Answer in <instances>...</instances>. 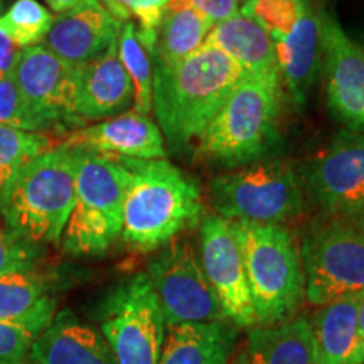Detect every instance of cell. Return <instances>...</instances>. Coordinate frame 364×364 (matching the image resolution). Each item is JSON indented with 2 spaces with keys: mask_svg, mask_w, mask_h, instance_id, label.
<instances>
[{
  "mask_svg": "<svg viewBox=\"0 0 364 364\" xmlns=\"http://www.w3.org/2000/svg\"><path fill=\"white\" fill-rule=\"evenodd\" d=\"M247 71L215 49L201 48L176 65H154L152 110L172 150L198 142Z\"/></svg>",
  "mask_w": 364,
  "mask_h": 364,
  "instance_id": "1",
  "label": "cell"
},
{
  "mask_svg": "<svg viewBox=\"0 0 364 364\" xmlns=\"http://www.w3.org/2000/svg\"><path fill=\"white\" fill-rule=\"evenodd\" d=\"M236 332L230 321L167 326L159 364H230Z\"/></svg>",
  "mask_w": 364,
  "mask_h": 364,
  "instance_id": "22",
  "label": "cell"
},
{
  "mask_svg": "<svg viewBox=\"0 0 364 364\" xmlns=\"http://www.w3.org/2000/svg\"><path fill=\"white\" fill-rule=\"evenodd\" d=\"M134 103V86L117 46L76 70V112L81 124L122 115Z\"/></svg>",
  "mask_w": 364,
  "mask_h": 364,
  "instance_id": "18",
  "label": "cell"
},
{
  "mask_svg": "<svg viewBox=\"0 0 364 364\" xmlns=\"http://www.w3.org/2000/svg\"><path fill=\"white\" fill-rule=\"evenodd\" d=\"M302 7V0H245L240 14L257 22L277 43L290 34Z\"/></svg>",
  "mask_w": 364,
  "mask_h": 364,
  "instance_id": "29",
  "label": "cell"
},
{
  "mask_svg": "<svg viewBox=\"0 0 364 364\" xmlns=\"http://www.w3.org/2000/svg\"><path fill=\"white\" fill-rule=\"evenodd\" d=\"M34 341L33 332L0 321V364H24Z\"/></svg>",
  "mask_w": 364,
  "mask_h": 364,
  "instance_id": "33",
  "label": "cell"
},
{
  "mask_svg": "<svg viewBox=\"0 0 364 364\" xmlns=\"http://www.w3.org/2000/svg\"><path fill=\"white\" fill-rule=\"evenodd\" d=\"M169 2L171 0H103V6L120 22H127L134 17L139 22L135 27L140 43L149 54H152L159 26Z\"/></svg>",
  "mask_w": 364,
  "mask_h": 364,
  "instance_id": "30",
  "label": "cell"
},
{
  "mask_svg": "<svg viewBox=\"0 0 364 364\" xmlns=\"http://www.w3.org/2000/svg\"><path fill=\"white\" fill-rule=\"evenodd\" d=\"M76 70L44 46L21 51L12 78L48 132L81 125L76 112Z\"/></svg>",
  "mask_w": 364,
  "mask_h": 364,
  "instance_id": "13",
  "label": "cell"
},
{
  "mask_svg": "<svg viewBox=\"0 0 364 364\" xmlns=\"http://www.w3.org/2000/svg\"><path fill=\"white\" fill-rule=\"evenodd\" d=\"M122 24L102 0H86L73 11L61 14L43 44L68 65L80 68L105 56L117 46Z\"/></svg>",
  "mask_w": 364,
  "mask_h": 364,
  "instance_id": "15",
  "label": "cell"
},
{
  "mask_svg": "<svg viewBox=\"0 0 364 364\" xmlns=\"http://www.w3.org/2000/svg\"><path fill=\"white\" fill-rule=\"evenodd\" d=\"M203 48L223 53L248 75L280 71L273 39L257 22L241 14L213 26Z\"/></svg>",
  "mask_w": 364,
  "mask_h": 364,
  "instance_id": "23",
  "label": "cell"
},
{
  "mask_svg": "<svg viewBox=\"0 0 364 364\" xmlns=\"http://www.w3.org/2000/svg\"><path fill=\"white\" fill-rule=\"evenodd\" d=\"M83 2H86V0H46V4H48L49 9L56 14L70 12L73 9L81 6Z\"/></svg>",
  "mask_w": 364,
  "mask_h": 364,
  "instance_id": "36",
  "label": "cell"
},
{
  "mask_svg": "<svg viewBox=\"0 0 364 364\" xmlns=\"http://www.w3.org/2000/svg\"><path fill=\"white\" fill-rule=\"evenodd\" d=\"M24 364H29V363H24Z\"/></svg>",
  "mask_w": 364,
  "mask_h": 364,
  "instance_id": "40",
  "label": "cell"
},
{
  "mask_svg": "<svg viewBox=\"0 0 364 364\" xmlns=\"http://www.w3.org/2000/svg\"><path fill=\"white\" fill-rule=\"evenodd\" d=\"M162 132L149 115L127 112L108 118L102 124L78 129L66 135L63 145L71 149H85L118 159L157 161L166 159Z\"/></svg>",
  "mask_w": 364,
  "mask_h": 364,
  "instance_id": "16",
  "label": "cell"
},
{
  "mask_svg": "<svg viewBox=\"0 0 364 364\" xmlns=\"http://www.w3.org/2000/svg\"><path fill=\"white\" fill-rule=\"evenodd\" d=\"M188 6L201 14L213 24H220L240 14V0H184Z\"/></svg>",
  "mask_w": 364,
  "mask_h": 364,
  "instance_id": "34",
  "label": "cell"
},
{
  "mask_svg": "<svg viewBox=\"0 0 364 364\" xmlns=\"http://www.w3.org/2000/svg\"><path fill=\"white\" fill-rule=\"evenodd\" d=\"M129 171L120 159L76 149L75 206L63 231L65 252L100 255L122 235Z\"/></svg>",
  "mask_w": 364,
  "mask_h": 364,
  "instance_id": "6",
  "label": "cell"
},
{
  "mask_svg": "<svg viewBox=\"0 0 364 364\" xmlns=\"http://www.w3.org/2000/svg\"><path fill=\"white\" fill-rule=\"evenodd\" d=\"M53 282L36 268L0 277V321L27 329L38 338L56 317Z\"/></svg>",
  "mask_w": 364,
  "mask_h": 364,
  "instance_id": "20",
  "label": "cell"
},
{
  "mask_svg": "<svg viewBox=\"0 0 364 364\" xmlns=\"http://www.w3.org/2000/svg\"><path fill=\"white\" fill-rule=\"evenodd\" d=\"M209 198L218 216L258 225H280L304 208L299 177L282 159L257 161L216 176L209 184Z\"/></svg>",
  "mask_w": 364,
  "mask_h": 364,
  "instance_id": "8",
  "label": "cell"
},
{
  "mask_svg": "<svg viewBox=\"0 0 364 364\" xmlns=\"http://www.w3.org/2000/svg\"><path fill=\"white\" fill-rule=\"evenodd\" d=\"M22 49L14 43L4 27L0 26V81L11 78L19 61Z\"/></svg>",
  "mask_w": 364,
  "mask_h": 364,
  "instance_id": "35",
  "label": "cell"
},
{
  "mask_svg": "<svg viewBox=\"0 0 364 364\" xmlns=\"http://www.w3.org/2000/svg\"><path fill=\"white\" fill-rule=\"evenodd\" d=\"M167 324L147 273L117 287L102 309V336L117 364H159Z\"/></svg>",
  "mask_w": 364,
  "mask_h": 364,
  "instance_id": "9",
  "label": "cell"
},
{
  "mask_svg": "<svg viewBox=\"0 0 364 364\" xmlns=\"http://www.w3.org/2000/svg\"><path fill=\"white\" fill-rule=\"evenodd\" d=\"M307 188L324 215L364 221V134L339 132L309 167Z\"/></svg>",
  "mask_w": 364,
  "mask_h": 364,
  "instance_id": "12",
  "label": "cell"
},
{
  "mask_svg": "<svg viewBox=\"0 0 364 364\" xmlns=\"http://www.w3.org/2000/svg\"><path fill=\"white\" fill-rule=\"evenodd\" d=\"M213 22L196 12L184 0H171L157 31L150 58L154 65H176L203 48Z\"/></svg>",
  "mask_w": 364,
  "mask_h": 364,
  "instance_id": "25",
  "label": "cell"
},
{
  "mask_svg": "<svg viewBox=\"0 0 364 364\" xmlns=\"http://www.w3.org/2000/svg\"><path fill=\"white\" fill-rule=\"evenodd\" d=\"M361 297L341 299L318 307L309 318L316 364H363L364 346L358 327Z\"/></svg>",
  "mask_w": 364,
  "mask_h": 364,
  "instance_id": "21",
  "label": "cell"
},
{
  "mask_svg": "<svg viewBox=\"0 0 364 364\" xmlns=\"http://www.w3.org/2000/svg\"><path fill=\"white\" fill-rule=\"evenodd\" d=\"M238 238L257 326H275L294 317L306 297L300 252L280 225L231 221Z\"/></svg>",
  "mask_w": 364,
  "mask_h": 364,
  "instance_id": "5",
  "label": "cell"
},
{
  "mask_svg": "<svg viewBox=\"0 0 364 364\" xmlns=\"http://www.w3.org/2000/svg\"><path fill=\"white\" fill-rule=\"evenodd\" d=\"M0 125L26 132H48L46 125L22 98L12 76L0 81Z\"/></svg>",
  "mask_w": 364,
  "mask_h": 364,
  "instance_id": "31",
  "label": "cell"
},
{
  "mask_svg": "<svg viewBox=\"0 0 364 364\" xmlns=\"http://www.w3.org/2000/svg\"><path fill=\"white\" fill-rule=\"evenodd\" d=\"M306 299L327 306L364 295V221L327 216L314 223L300 247Z\"/></svg>",
  "mask_w": 364,
  "mask_h": 364,
  "instance_id": "7",
  "label": "cell"
},
{
  "mask_svg": "<svg viewBox=\"0 0 364 364\" xmlns=\"http://www.w3.org/2000/svg\"><path fill=\"white\" fill-rule=\"evenodd\" d=\"M230 364H248V361H247V354H245V348L241 349V351L236 354V356L231 359L230 361Z\"/></svg>",
  "mask_w": 364,
  "mask_h": 364,
  "instance_id": "38",
  "label": "cell"
},
{
  "mask_svg": "<svg viewBox=\"0 0 364 364\" xmlns=\"http://www.w3.org/2000/svg\"><path fill=\"white\" fill-rule=\"evenodd\" d=\"M117 51L134 86V112L149 115L152 112V59L140 43L136 27L132 21L122 24Z\"/></svg>",
  "mask_w": 364,
  "mask_h": 364,
  "instance_id": "26",
  "label": "cell"
},
{
  "mask_svg": "<svg viewBox=\"0 0 364 364\" xmlns=\"http://www.w3.org/2000/svg\"><path fill=\"white\" fill-rule=\"evenodd\" d=\"M54 24V16L39 0H16L0 17V26L21 49L43 43Z\"/></svg>",
  "mask_w": 364,
  "mask_h": 364,
  "instance_id": "28",
  "label": "cell"
},
{
  "mask_svg": "<svg viewBox=\"0 0 364 364\" xmlns=\"http://www.w3.org/2000/svg\"><path fill=\"white\" fill-rule=\"evenodd\" d=\"M29 364H117L107 341L71 311L56 314L31 346Z\"/></svg>",
  "mask_w": 364,
  "mask_h": 364,
  "instance_id": "19",
  "label": "cell"
},
{
  "mask_svg": "<svg viewBox=\"0 0 364 364\" xmlns=\"http://www.w3.org/2000/svg\"><path fill=\"white\" fill-rule=\"evenodd\" d=\"M302 2H307V0H302Z\"/></svg>",
  "mask_w": 364,
  "mask_h": 364,
  "instance_id": "39",
  "label": "cell"
},
{
  "mask_svg": "<svg viewBox=\"0 0 364 364\" xmlns=\"http://www.w3.org/2000/svg\"><path fill=\"white\" fill-rule=\"evenodd\" d=\"M280 71L248 75L236 85L196 145V156L226 167L260 161L279 136L284 102Z\"/></svg>",
  "mask_w": 364,
  "mask_h": 364,
  "instance_id": "3",
  "label": "cell"
},
{
  "mask_svg": "<svg viewBox=\"0 0 364 364\" xmlns=\"http://www.w3.org/2000/svg\"><path fill=\"white\" fill-rule=\"evenodd\" d=\"M120 162L129 171L120 235L129 247L154 252L199 221L201 189L193 177L166 159Z\"/></svg>",
  "mask_w": 364,
  "mask_h": 364,
  "instance_id": "2",
  "label": "cell"
},
{
  "mask_svg": "<svg viewBox=\"0 0 364 364\" xmlns=\"http://www.w3.org/2000/svg\"><path fill=\"white\" fill-rule=\"evenodd\" d=\"M53 147H56L54 136L48 132H26L0 125V198L27 162Z\"/></svg>",
  "mask_w": 364,
  "mask_h": 364,
  "instance_id": "27",
  "label": "cell"
},
{
  "mask_svg": "<svg viewBox=\"0 0 364 364\" xmlns=\"http://www.w3.org/2000/svg\"><path fill=\"white\" fill-rule=\"evenodd\" d=\"M248 364H316L311 322L295 317L250 331L245 346Z\"/></svg>",
  "mask_w": 364,
  "mask_h": 364,
  "instance_id": "24",
  "label": "cell"
},
{
  "mask_svg": "<svg viewBox=\"0 0 364 364\" xmlns=\"http://www.w3.org/2000/svg\"><path fill=\"white\" fill-rule=\"evenodd\" d=\"M275 51L282 83L295 107L302 108L322 68L321 7L312 6V0L304 2L294 29L277 41Z\"/></svg>",
  "mask_w": 364,
  "mask_h": 364,
  "instance_id": "17",
  "label": "cell"
},
{
  "mask_svg": "<svg viewBox=\"0 0 364 364\" xmlns=\"http://www.w3.org/2000/svg\"><path fill=\"white\" fill-rule=\"evenodd\" d=\"M39 252L38 245L27 243L6 225H0V277L36 268Z\"/></svg>",
  "mask_w": 364,
  "mask_h": 364,
  "instance_id": "32",
  "label": "cell"
},
{
  "mask_svg": "<svg viewBox=\"0 0 364 364\" xmlns=\"http://www.w3.org/2000/svg\"><path fill=\"white\" fill-rule=\"evenodd\" d=\"M358 327H359V336H361V343L364 346V295L359 302V311H358Z\"/></svg>",
  "mask_w": 364,
  "mask_h": 364,
  "instance_id": "37",
  "label": "cell"
},
{
  "mask_svg": "<svg viewBox=\"0 0 364 364\" xmlns=\"http://www.w3.org/2000/svg\"><path fill=\"white\" fill-rule=\"evenodd\" d=\"M321 44L329 110L348 130L364 134V48L322 7Z\"/></svg>",
  "mask_w": 364,
  "mask_h": 364,
  "instance_id": "14",
  "label": "cell"
},
{
  "mask_svg": "<svg viewBox=\"0 0 364 364\" xmlns=\"http://www.w3.org/2000/svg\"><path fill=\"white\" fill-rule=\"evenodd\" d=\"M199 262L226 318L236 327L257 326L238 238L231 221L211 215L199 228Z\"/></svg>",
  "mask_w": 364,
  "mask_h": 364,
  "instance_id": "11",
  "label": "cell"
},
{
  "mask_svg": "<svg viewBox=\"0 0 364 364\" xmlns=\"http://www.w3.org/2000/svg\"><path fill=\"white\" fill-rule=\"evenodd\" d=\"M76 149L59 144L26 164L0 198V218L27 243H58L75 206Z\"/></svg>",
  "mask_w": 364,
  "mask_h": 364,
  "instance_id": "4",
  "label": "cell"
},
{
  "mask_svg": "<svg viewBox=\"0 0 364 364\" xmlns=\"http://www.w3.org/2000/svg\"><path fill=\"white\" fill-rule=\"evenodd\" d=\"M147 277L167 326L228 321L189 240H172L150 262Z\"/></svg>",
  "mask_w": 364,
  "mask_h": 364,
  "instance_id": "10",
  "label": "cell"
}]
</instances>
